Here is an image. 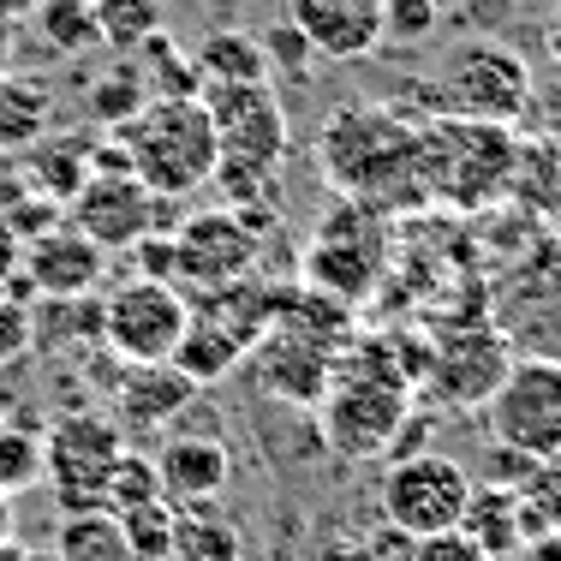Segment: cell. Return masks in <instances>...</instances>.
Instances as JSON below:
<instances>
[{"mask_svg":"<svg viewBox=\"0 0 561 561\" xmlns=\"http://www.w3.org/2000/svg\"><path fill=\"white\" fill-rule=\"evenodd\" d=\"M323 173L341 185L353 204L365 209H407L424 204L431 185H424V156H419V126L394 119L389 108H341L323 126Z\"/></svg>","mask_w":561,"mask_h":561,"instance_id":"1","label":"cell"},{"mask_svg":"<svg viewBox=\"0 0 561 561\" xmlns=\"http://www.w3.org/2000/svg\"><path fill=\"white\" fill-rule=\"evenodd\" d=\"M204 108L216 126V180L227 209H263L280 162H287V108L270 84H204Z\"/></svg>","mask_w":561,"mask_h":561,"instance_id":"2","label":"cell"},{"mask_svg":"<svg viewBox=\"0 0 561 561\" xmlns=\"http://www.w3.org/2000/svg\"><path fill=\"white\" fill-rule=\"evenodd\" d=\"M119 131V156L126 168L150 185L156 197H192L216 180V126H209L204 96H168V102H144Z\"/></svg>","mask_w":561,"mask_h":561,"instance_id":"3","label":"cell"},{"mask_svg":"<svg viewBox=\"0 0 561 561\" xmlns=\"http://www.w3.org/2000/svg\"><path fill=\"white\" fill-rule=\"evenodd\" d=\"M323 407V436L329 448L346 460H377L394 448V431L407 424V377L400 365H346L341 377H329Z\"/></svg>","mask_w":561,"mask_h":561,"instance_id":"4","label":"cell"},{"mask_svg":"<svg viewBox=\"0 0 561 561\" xmlns=\"http://www.w3.org/2000/svg\"><path fill=\"white\" fill-rule=\"evenodd\" d=\"M419 156H424V185H431V197H448V204L472 209L507 180V168H514V138H507V126L443 114L419 131Z\"/></svg>","mask_w":561,"mask_h":561,"instance_id":"5","label":"cell"},{"mask_svg":"<svg viewBox=\"0 0 561 561\" xmlns=\"http://www.w3.org/2000/svg\"><path fill=\"white\" fill-rule=\"evenodd\" d=\"M490 443L526 460H561V358H514L484 400Z\"/></svg>","mask_w":561,"mask_h":561,"instance_id":"6","label":"cell"},{"mask_svg":"<svg viewBox=\"0 0 561 561\" xmlns=\"http://www.w3.org/2000/svg\"><path fill=\"white\" fill-rule=\"evenodd\" d=\"M126 431L102 412H66L43 431V478L55 484L60 514H102V484L126 454Z\"/></svg>","mask_w":561,"mask_h":561,"instance_id":"7","label":"cell"},{"mask_svg":"<svg viewBox=\"0 0 561 561\" xmlns=\"http://www.w3.org/2000/svg\"><path fill=\"white\" fill-rule=\"evenodd\" d=\"M96 323H102V341H108V353L119 365H168L185 323H192V299L173 280L138 275V280H119L102 299Z\"/></svg>","mask_w":561,"mask_h":561,"instance_id":"8","label":"cell"},{"mask_svg":"<svg viewBox=\"0 0 561 561\" xmlns=\"http://www.w3.org/2000/svg\"><path fill=\"white\" fill-rule=\"evenodd\" d=\"M466 496H472V472L460 460H448V454H394L389 472H382L377 507L407 538H436V531L460 526Z\"/></svg>","mask_w":561,"mask_h":561,"instance_id":"9","label":"cell"},{"mask_svg":"<svg viewBox=\"0 0 561 561\" xmlns=\"http://www.w3.org/2000/svg\"><path fill=\"white\" fill-rule=\"evenodd\" d=\"M443 114L484 119V126H514L531 108V66L507 43H466L443 60Z\"/></svg>","mask_w":561,"mask_h":561,"instance_id":"10","label":"cell"},{"mask_svg":"<svg viewBox=\"0 0 561 561\" xmlns=\"http://www.w3.org/2000/svg\"><path fill=\"white\" fill-rule=\"evenodd\" d=\"M257 270V221L245 209H197L168 233V280L180 293H209Z\"/></svg>","mask_w":561,"mask_h":561,"instance_id":"11","label":"cell"},{"mask_svg":"<svg viewBox=\"0 0 561 561\" xmlns=\"http://www.w3.org/2000/svg\"><path fill=\"white\" fill-rule=\"evenodd\" d=\"M66 209H72L66 227H78L96 251H131L144 239H156L168 197H156L131 168H90L84 185L66 197Z\"/></svg>","mask_w":561,"mask_h":561,"instance_id":"12","label":"cell"},{"mask_svg":"<svg viewBox=\"0 0 561 561\" xmlns=\"http://www.w3.org/2000/svg\"><path fill=\"white\" fill-rule=\"evenodd\" d=\"M150 466H156V484H162V502H173V507L221 502L227 484H233V448L216 431H185V424H173L162 436V448L150 454Z\"/></svg>","mask_w":561,"mask_h":561,"instance_id":"13","label":"cell"},{"mask_svg":"<svg viewBox=\"0 0 561 561\" xmlns=\"http://www.w3.org/2000/svg\"><path fill=\"white\" fill-rule=\"evenodd\" d=\"M251 377H257L263 394L293 400V407H317L329 394V377H335V353L329 341H311L299 329H270L257 346L245 353Z\"/></svg>","mask_w":561,"mask_h":561,"instance_id":"14","label":"cell"},{"mask_svg":"<svg viewBox=\"0 0 561 561\" xmlns=\"http://www.w3.org/2000/svg\"><path fill=\"white\" fill-rule=\"evenodd\" d=\"M287 24L317 60H365L382 48V0H287Z\"/></svg>","mask_w":561,"mask_h":561,"instance_id":"15","label":"cell"},{"mask_svg":"<svg viewBox=\"0 0 561 561\" xmlns=\"http://www.w3.org/2000/svg\"><path fill=\"white\" fill-rule=\"evenodd\" d=\"M192 389L173 365H126L119 377V394H114V424L119 431H173L192 407Z\"/></svg>","mask_w":561,"mask_h":561,"instance_id":"16","label":"cell"},{"mask_svg":"<svg viewBox=\"0 0 561 561\" xmlns=\"http://www.w3.org/2000/svg\"><path fill=\"white\" fill-rule=\"evenodd\" d=\"M460 531L478 543L490 561H514L519 543L538 538V514L519 502V490H502V484H472L466 496V514H460Z\"/></svg>","mask_w":561,"mask_h":561,"instance_id":"17","label":"cell"},{"mask_svg":"<svg viewBox=\"0 0 561 561\" xmlns=\"http://www.w3.org/2000/svg\"><path fill=\"white\" fill-rule=\"evenodd\" d=\"M24 270L31 280L48 293V299H78V293H90L108 270V251H96L78 227H55V233H43L31 251H24Z\"/></svg>","mask_w":561,"mask_h":561,"instance_id":"18","label":"cell"},{"mask_svg":"<svg viewBox=\"0 0 561 561\" xmlns=\"http://www.w3.org/2000/svg\"><path fill=\"white\" fill-rule=\"evenodd\" d=\"M377 270H382V239H365V245H353L341 221H323V227H317V245H311V257H305V275H311L317 293L358 299V293L377 280Z\"/></svg>","mask_w":561,"mask_h":561,"instance_id":"19","label":"cell"},{"mask_svg":"<svg viewBox=\"0 0 561 561\" xmlns=\"http://www.w3.org/2000/svg\"><path fill=\"white\" fill-rule=\"evenodd\" d=\"M507 365H514V358H507V346H502L496 335H484V329H478V335L448 341L443 353H436V370H443V394L460 400V407H484Z\"/></svg>","mask_w":561,"mask_h":561,"instance_id":"20","label":"cell"},{"mask_svg":"<svg viewBox=\"0 0 561 561\" xmlns=\"http://www.w3.org/2000/svg\"><path fill=\"white\" fill-rule=\"evenodd\" d=\"M173 561H245V538L221 514V502L173 507Z\"/></svg>","mask_w":561,"mask_h":561,"instance_id":"21","label":"cell"},{"mask_svg":"<svg viewBox=\"0 0 561 561\" xmlns=\"http://www.w3.org/2000/svg\"><path fill=\"white\" fill-rule=\"evenodd\" d=\"M192 66L204 84H270V60H263V43L251 31H209Z\"/></svg>","mask_w":561,"mask_h":561,"instance_id":"22","label":"cell"},{"mask_svg":"<svg viewBox=\"0 0 561 561\" xmlns=\"http://www.w3.org/2000/svg\"><path fill=\"white\" fill-rule=\"evenodd\" d=\"M168 365L180 370L185 382H221V377H233V370L245 365V346L227 341L221 329H209L204 317H192V323H185V335H180V346H173Z\"/></svg>","mask_w":561,"mask_h":561,"instance_id":"23","label":"cell"},{"mask_svg":"<svg viewBox=\"0 0 561 561\" xmlns=\"http://www.w3.org/2000/svg\"><path fill=\"white\" fill-rule=\"evenodd\" d=\"M90 19H96V43L102 48H144L150 36L168 31V7L162 0H90Z\"/></svg>","mask_w":561,"mask_h":561,"instance_id":"24","label":"cell"},{"mask_svg":"<svg viewBox=\"0 0 561 561\" xmlns=\"http://www.w3.org/2000/svg\"><path fill=\"white\" fill-rule=\"evenodd\" d=\"M48 84L36 78H0V150H31L48 131Z\"/></svg>","mask_w":561,"mask_h":561,"instance_id":"25","label":"cell"},{"mask_svg":"<svg viewBox=\"0 0 561 561\" xmlns=\"http://www.w3.org/2000/svg\"><path fill=\"white\" fill-rule=\"evenodd\" d=\"M55 561H131V543L114 514H60Z\"/></svg>","mask_w":561,"mask_h":561,"instance_id":"26","label":"cell"},{"mask_svg":"<svg viewBox=\"0 0 561 561\" xmlns=\"http://www.w3.org/2000/svg\"><path fill=\"white\" fill-rule=\"evenodd\" d=\"M138 84L150 102H168V96H204V78H197L192 55H180V48L168 43V36H150V43L138 48Z\"/></svg>","mask_w":561,"mask_h":561,"instance_id":"27","label":"cell"},{"mask_svg":"<svg viewBox=\"0 0 561 561\" xmlns=\"http://www.w3.org/2000/svg\"><path fill=\"white\" fill-rule=\"evenodd\" d=\"M43 484V431L0 419V496H24Z\"/></svg>","mask_w":561,"mask_h":561,"instance_id":"28","label":"cell"},{"mask_svg":"<svg viewBox=\"0 0 561 561\" xmlns=\"http://www.w3.org/2000/svg\"><path fill=\"white\" fill-rule=\"evenodd\" d=\"M144 502H162V484H156V466H150V454H138V448H126L114 460V472H108V484H102V514H131V507H144Z\"/></svg>","mask_w":561,"mask_h":561,"instance_id":"29","label":"cell"},{"mask_svg":"<svg viewBox=\"0 0 561 561\" xmlns=\"http://www.w3.org/2000/svg\"><path fill=\"white\" fill-rule=\"evenodd\" d=\"M36 31L60 48V55H84L96 43V19H90V0H43L36 7Z\"/></svg>","mask_w":561,"mask_h":561,"instance_id":"30","label":"cell"},{"mask_svg":"<svg viewBox=\"0 0 561 561\" xmlns=\"http://www.w3.org/2000/svg\"><path fill=\"white\" fill-rule=\"evenodd\" d=\"M119 531L131 543V561H173V502H144L119 514Z\"/></svg>","mask_w":561,"mask_h":561,"instance_id":"31","label":"cell"},{"mask_svg":"<svg viewBox=\"0 0 561 561\" xmlns=\"http://www.w3.org/2000/svg\"><path fill=\"white\" fill-rule=\"evenodd\" d=\"M436 24H443V7H436V0H382V43H394V48L431 43Z\"/></svg>","mask_w":561,"mask_h":561,"instance_id":"32","label":"cell"},{"mask_svg":"<svg viewBox=\"0 0 561 561\" xmlns=\"http://www.w3.org/2000/svg\"><path fill=\"white\" fill-rule=\"evenodd\" d=\"M257 43H263V60H270V66H280V72H287L293 84H299V78L311 72V60H317V55H311V43H305V36L293 31L287 19H275L270 31L257 36Z\"/></svg>","mask_w":561,"mask_h":561,"instance_id":"33","label":"cell"},{"mask_svg":"<svg viewBox=\"0 0 561 561\" xmlns=\"http://www.w3.org/2000/svg\"><path fill=\"white\" fill-rule=\"evenodd\" d=\"M412 561H490V556L478 550V543L466 538L460 526H454V531H436V538H419V543H412Z\"/></svg>","mask_w":561,"mask_h":561,"instance_id":"34","label":"cell"},{"mask_svg":"<svg viewBox=\"0 0 561 561\" xmlns=\"http://www.w3.org/2000/svg\"><path fill=\"white\" fill-rule=\"evenodd\" d=\"M365 543H370V556H377V561H412V543H419V538H407V531H394L389 519H382L377 531H365Z\"/></svg>","mask_w":561,"mask_h":561,"instance_id":"35","label":"cell"},{"mask_svg":"<svg viewBox=\"0 0 561 561\" xmlns=\"http://www.w3.org/2000/svg\"><path fill=\"white\" fill-rule=\"evenodd\" d=\"M317 561H377L365 543V531H341V538H329L323 550H317Z\"/></svg>","mask_w":561,"mask_h":561,"instance_id":"36","label":"cell"},{"mask_svg":"<svg viewBox=\"0 0 561 561\" xmlns=\"http://www.w3.org/2000/svg\"><path fill=\"white\" fill-rule=\"evenodd\" d=\"M514 561H561V526L538 531L531 543H519V556H514Z\"/></svg>","mask_w":561,"mask_h":561,"instance_id":"37","label":"cell"},{"mask_svg":"<svg viewBox=\"0 0 561 561\" xmlns=\"http://www.w3.org/2000/svg\"><path fill=\"white\" fill-rule=\"evenodd\" d=\"M7 526H12V502L0 496V543H7Z\"/></svg>","mask_w":561,"mask_h":561,"instance_id":"38","label":"cell"},{"mask_svg":"<svg viewBox=\"0 0 561 561\" xmlns=\"http://www.w3.org/2000/svg\"><path fill=\"white\" fill-rule=\"evenodd\" d=\"M436 7H460V0H436Z\"/></svg>","mask_w":561,"mask_h":561,"instance_id":"39","label":"cell"}]
</instances>
